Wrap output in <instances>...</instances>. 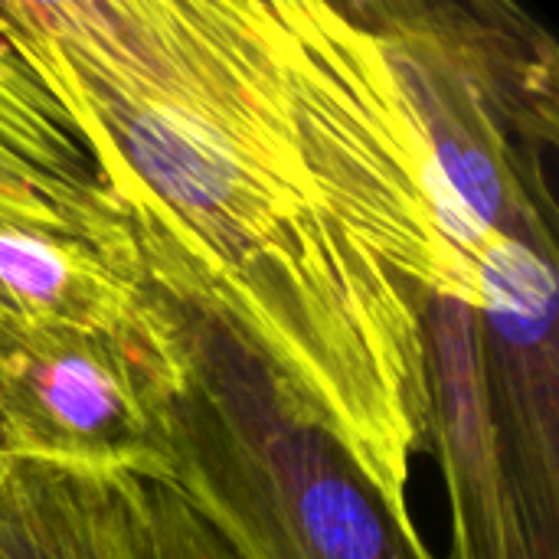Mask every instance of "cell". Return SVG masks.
<instances>
[{"instance_id": "6da1fadb", "label": "cell", "mask_w": 559, "mask_h": 559, "mask_svg": "<svg viewBox=\"0 0 559 559\" xmlns=\"http://www.w3.org/2000/svg\"><path fill=\"white\" fill-rule=\"evenodd\" d=\"M144 278L216 311L406 527L426 311L475 301L377 36L328 0H0Z\"/></svg>"}, {"instance_id": "7a4b0ae2", "label": "cell", "mask_w": 559, "mask_h": 559, "mask_svg": "<svg viewBox=\"0 0 559 559\" xmlns=\"http://www.w3.org/2000/svg\"><path fill=\"white\" fill-rule=\"evenodd\" d=\"M177 354L167 485L236 559H436L275 370L197 298L147 278Z\"/></svg>"}, {"instance_id": "3957f363", "label": "cell", "mask_w": 559, "mask_h": 559, "mask_svg": "<svg viewBox=\"0 0 559 559\" xmlns=\"http://www.w3.org/2000/svg\"><path fill=\"white\" fill-rule=\"evenodd\" d=\"M350 3L380 43L462 252L488 236L557 246L559 49L547 26L514 0Z\"/></svg>"}, {"instance_id": "277c9868", "label": "cell", "mask_w": 559, "mask_h": 559, "mask_svg": "<svg viewBox=\"0 0 559 559\" xmlns=\"http://www.w3.org/2000/svg\"><path fill=\"white\" fill-rule=\"evenodd\" d=\"M177 373L154 298L151 321L128 334L3 331L0 452L164 481V413Z\"/></svg>"}, {"instance_id": "5b68a950", "label": "cell", "mask_w": 559, "mask_h": 559, "mask_svg": "<svg viewBox=\"0 0 559 559\" xmlns=\"http://www.w3.org/2000/svg\"><path fill=\"white\" fill-rule=\"evenodd\" d=\"M426 445L442 465L455 559H559V550L540 537L501 455L475 311L462 298H432L426 311Z\"/></svg>"}, {"instance_id": "8992f818", "label": "cell", "mask_w": 559, "mask_h": 559, "mask_svg": "<svg viewBox=\"0 0 559 559\" xmlns=\"http://www.w3.org/2000/svg\"><path fill=\"white\" fill-rule=\"evenodd\" d=\"M0 223L49 233L141 269L131 229L43 79L0 33Z\"/></svg>"}, {"instance_id": "52a82bcc", "label": "cell", "mask_w": 559, "mask_h": 559, "mask_svg": "<svg viewBox=\"0 0 559 559\" xmlns=\"http://www.w3.org/2000/svg\"><path fill=\"white\" fill-rule=\"evenodd\" d=\"M0 559H151L147 478L0 452Z\"/></svg>"}, {"instance_id": "ba28073f", "label": "cell", "mask_w": 559, "mask_h": 559, "mask_svg": "<svg viewBox=\"0 0 559 559\" xmlns=\"http://www.w3.org/2000/svg\"><path fill=\"white\" fill-rule=\"evenodd\" d=\"M147 321L144 272L88 246L0 223V334L23 328L128 334Z\"/></svg>"}, {"instance_id": "9c48e42d", "label": "cell", "mask_w": 559, "mask_h": 559, "mask_svg": "<svg viewBox=\"0 0 559 559\" xmlns=\"http://www.w3.org/2000/svg\"><path fill=\"white\" fill-rule=\"evenodd\" d=\"M147 531L151 559H236L183 495L160 478H147Z\"/></svg>"}]
</instances>
